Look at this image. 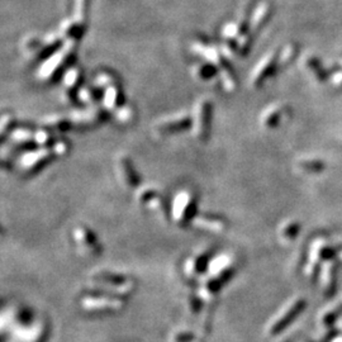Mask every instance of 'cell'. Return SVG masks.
<instances>
[{
  "label": "cell",
  "mask_w": 342,
  "mask_h": 342,
  "mask_svg": "<svg viewBox=\"0 0 342 342\" xmlns=\"http://www.w3.org/2000/svg\"><path fill=\"white\" fill-rule=\"evenodd\" d=\"M51 147L57 157H64V156H66L67 153L70 152V150H71V144H70V142H67L65 138H60L55 141V143L52 144Z\"/></svg>",
  "instance_id": "37"
},
{
  "label": "cell",
  "mask_w": 342,
  "mask_h": 342,
  "mask_svg": "<svg viewBox=\"0 0 342 342\" xmlns=\"http://www.w3.org/2000/svg\"><path fill=\"white\" fill-rule=\"evenodd\" d=\"M124 99H126V96H124L123 88L120 86V83L107 86L103 90L102 105L108 112L114 113L120 107H123L126 104V100Z\"/></svg>",
  "instance_id": "14"
},
{
  "label": "cell",
  "mask_w": 342,
  "mask_h": 342,
  "mask_svg": "<svg viewBox=\"0 0 342 342\" xmlns=\"http://www.w3.org/2000/svg\"><path fill=\"white\" fill-rule=\"evenodd\" d=\"M115 168H117V174L119 178L120 183L127 189H137L139 187V175L137 173L136 167H134L133 161L131 157L124 153L119 155L117 157V162H115Z\"/></svg>",
  "instance_id": "11"
},
{
  "label": "cell",
  "mask_w": 342,
  "mask_h": 342,
  "mask_svg": "<svg viewBox=\"0 0 342 342\" xmlns=\"http://www.w3.org/2000/svg\"><path fill=\"white\" fill-rule=\"evenodd\" d=\"M271 14H273V7L267 2H261L257 4L252 11L251 17L249 19V28L252 33H256L264 27L267 21L270 19Z\"/></svg>",
  "instance_id": "18"
},
{
  "label": "cell",
  "mask_w": 342,
  "mask_h": 342,
  "mask_svg": "<svg viewBox=\"0 0 342 342\" xmlns=\"http://www.w3.org/2000/svg\"><path fill=\"white\" fill-rule=\"evenodd\" d=\"M119 83V79L115 75V72L112 70L108 69H100L95 72L93 79V84H95L96 86H99L100 89L104 90L107 86L113 85V84Z\"/></svg>",
  "instance_id": "27"
},
{
  "label": "cell",
  "mask_w": 342,
  "mask_h": 342,
  "mask_svg": "<svg viewBox=\"0 0 342 342\" xmlns=\"http://www.w3.org/2000/svg\"><path fill=\"white\" fill-rule=\"evenodd\" d=\"M212 115L213 104L208 98H201L194 104L192 112V132L193 136L201 142H206L209 138L212 128Z\"/></svg>",
  "instance_id": "3"
},
{
  "label": "cell",
  "mask_w": 342,
  "mask_h": 342,
  "mask_svg": "<svg viewBox=\"0 0 342 342\" xmlns=\"http://www.w3.org/2000/svg\"><path fill=\"white\" fill-rule=\"evenodd\" d=\"M324 250H326V240L322 237L315 238L312 242V246H310L308 264L307 266H305V274H307V275H310V274L313 273L315 265L319 261Z\"/></svg>",
  "instance_id": "25"
},
{
  "label": "cell",
  "mask_w": 342,
  "mask_h": 342,
  "mask_svg": "<svg viewBox=\"0 0 342 342\" xmlns=\"http://www.w3.org/2000/svg\"><path fill=\"white\" fill-rule=\"evenodd\" d=\"M279 67L278 55L274 52H269L265 55L261 60L256 64L254 70L250 74V86L255 89H260L270 78L275 75L276 70Z\"/></svg>",
  "instance_id": "8"
},
{
  "label": "cell",
  "mask_w": 342,
  "mask_h": 342,
  "mask_svg": "<svg viewBox=\"0 0 342 342\" xmlns=\"http://www.w3.org/2000/svg\"><path fill=\"white\" fill-rule=\"evenodd\" d=\"M324 167H326L324 162H322L321 160H314V158H303L297 162L298 171L304 173V174H318L323 171Z\"/></svg>",
  "instance_id": "30"
},
{
  "label": "cell",
  "mask_w": 342,
  "mask_h": 342,
  "mask_svg": "<svg viewBox=\"0 0 342 342\" xmlns=\"http://www.w3.org/2000/svg\"><path fill=\"white\" fill-rule=\"evenodd\" d=\"M103 100V89L91 83L90 85H83L79 91V102L86 107L99 105Z\"/></svg>",
  "instance_id": "23"
},
{
  "label": "cell",
  "mask_w": 342,
  "mask_h": 342,
  "mask_svg": "<svg viewBox=\"0 0 342 342\" xmlns=\"http://www.w3.org/2000/svg\"><path fill=\"white\" fill-rule=\"evenodd\" d=\"M42 127H46L55 133V132L70 131L71 128H74V124H72V120L70 117L67 118L60 114H51L43 118Z\"/></svg>",
  "instance_id": "24"
},
{
  "label": "cell",
  "mask_w": 342,
  "mask_h": 342,
  "mask_svg": "<svg viewBox=\"0 0 342 342\" xmlns=\"http://www.w3.org/2000/svg\"><path fill=\"white\" fill-rule=\"evenodd\" d=\"M90 0H74V14L72 18L79 22L80 24L86 27V18H88V11Z\"/></svg>",
  "instance_id": "33"
},
{
  "label": "cell",
  "mask_w": 342,
  "mask_h": 342,
  "mask_svg": "<svg viewBox=\"0 0 342 342\" xmlns=\"http://www.w3.org/2000/svg\"><path fill=\"white\" fill-rule=\"evenodd\" d=\"M298 54V46L295 43H289L285 47H283L280 54L278 55V61H279V67L286 66V65L290 64L293 60L295 59Z\"/></svg>",
  "instance_id": "34"
},
{
  "label": "cell",
  "mask_w": 342,
  "mask_h": 342,
  "mask_svg": "<svg viewBox=\"0 0 342 342\" xmlns=\"http://www.w3.org/2000/svg\"><path fill=\"white\" fill-rule=\"evenodd\" d=\"M192 339H194V337H193L192 334L188 333L187 331H179V332H177L174 336H173L171 341L173 342H189V341H192Z\"/></svg>",
  "instance_id": "38"
},
{
  "label": "cell",
  "mask_w": 342,
  "mask_h": 342,
  "mask_svg": "<svg viewBox=\"0 0 342 342\" xmlns=\"http://www.w3.org/2000/svg\"><path fill=\"white\" fill-rule=\"evenodd\" d=\"M304 66L313 75V78L318 81H324L327 79L326 70L322 67L319 60L314 56H307L304 59Z\"/></svg>",
  "instance_id": "29"
},
{
  "label": "cell",
  "mask_w": 342,
  "mask_h": 342,
  "mask_svg": "<svg viewBox=\"0 0 342 342\" xmlns=\"http://www.w3.org/2000/svg\"><path fill=\"white\" fill-rule=\"evenodd\" d=\"M334 269H336V264L331 260L324 262L323 266H322L321 284L322 289L326 291V294H331L332 289L334 286Z\"/></svg>",
  "instance_id": "26"
},
{
  "label": "cell",
  "mask_w": 342,
  "mask_h": 342,
  "mask_svg": "<svg viewBox=\"0 0 342 342\" xmlns=\"http://www.w3.org/2000/svg\"><path fill=\"white\" fill-rule=\"evenodd\" d=\"M55 141V133L46 127H40L35 131V142L38 147H51Z\"/></svg>",
  "instance_id": "32"
},
{
  "label": "cell",
  "mask_w": 342,
  "mask_h": 342,
  "mask_svg": "<svg viewBox=\"0 0 342 342\" xmlns=\"http://www.w3.org/2000/svg\"><path fill=\"white\" fill-rule=\"evenodd\" d=\"M21 50L28 60H43V37L38 35H27L22 40Z\"/></svg>",
  "instance_id": "17"
},
{
  "label": "cell",
  "mask_w": 342,
  "mask_h": 342,
  "mask_svg": "<svg viewBox=\"0 0 342 342\" xmlns=\"http://www.w3.org/2000/svg\"><path fill=\"white\" fill-rule=\"evenodd\" d=\"M16 128V119H14L13 114L9 112H4L2 115V122H0V133H2V138H7L12 131Z\"/></svg>",
  "instance_id": "36"
},
{
  "label": "cell",
  "mask_w": 342,
  "mask_h": 342,
  "mask_svg": "<svg viewBox=\"0 0 342 342\" xmlns=\"http://www.w3.org/2000/svg\"><path fill=\"white\" fill-rule=\"evenodd\" d=\"M190 72H192L193 78L201 83H211V81L216 80V78H219L218 69L204 59H201V61L193 64L190 67Z\"/></svg>",
  "instance_id": "19"
},
{
  "label": "cell",
  "mask_w": 342,
  "mask_h": 342,
  "mask_svg": "<svg viewBox=\"0 0 342 342\" xmlns=\"http://www.w3.org/2000/svg\"><path fill=\"white\" fill-rule=\"evenodd\" d=\"M81 307L86 310H119L123 308V302L107 297H85L81 300Z\"/></svg>",
  "instance_id": "20"
},
{
  "label": "cell",
  "mask_w": 342,
  "mask_h": 342,
  "mask_svg": "<svg viewBox=\"0 0 342 342\" xmlns=\"http://www.w3.org/2000/svg\"><path fill=\"white\" fill-rule=\"evenodd\" d=\"M338 328L341 329V332H342V318L339 319V322H338Z\"/></svg>",
  "instance_id": "40"
},
{
  "label": "cell",
  "mask_w": 342,
  "mask_h": 342,
  "mask_svg": "<svg viewBox=\"0 0 342 342\" xmlns=\"http://www.w3.org/2000/svg\"><path fill=\"white\" fill-rule=\"evenodd\" d=\"M83 70L78 66H70L62 75V98L70 105H79V91L83 86Z\"/></svg>",
  "instance_id": "7"
},
{
  "label": "cell",
  "mask_w": 342,
  "mask_h": 342,
  "mask_svg": "<svg viewBox=\"0 0 342 342\" xmlns=\"http://www.w3.org/2000/svg\"><path fill=\"white\" fill-rule=\"evenodd\" d=\"M337 255H338V257H339V259H341V260H342V249H341V250H339V251H338V252H337Z\"/></svg>",
  "instance_id": "41"
},
{
  "label": "cell",
  "mask_w": 342,
  "mask_h": 342,
  "mask_svg": "<svg viewBox=\"0 0 342 342\" xmlns=\"http://www.w3.org/2000/svg\"><path fill=\"white\" fill-rule=\"evenodd\" d=\"M290 115V107L285 103H275L265 108L260 114V124L265 129H274L280 126Z\"/></svg>",
  "instance_id": "9"
},
{
  "label": "cell",
  "mask_w": 342,
  "mask_h": 342,
  "mask_svg": "<svg viewBox=\"0 0 342 342\" xmlns=\"http://www.w3.org/2000/svg\"><path fill=\"white\" fill-rule=\"evenodd\" d=\"M204 261V256H192L185 262V274L190 278H195L199 273H202V262Z\"/></svg>",
  "instance_id": "35"
},
{
  "label": "cell",
  "mask_w": 342,
  "mask_h": 342,
  "mask_svg": "<svg viewBox=\"0 0 342 342\" xmlns=\"http://www.w3.org/2000/svg\"><path fill=\"white\" fill-rule=\"evenodd\" d=\"M136 201L139 206H143L148 209H160L162 201L160 198L158 190L152 185H139L136 189Z\"/></svg>",
  "instance_id": "16"
},
{
  "label": "cell",
  "mask_w": 342,
  "mask_h": 342,
  "mask_svg": "<svg viewBox=\"0 0 342 342\" xmlns=\"http://www.w3.org/2000/svg\"><path fill=\"white\" fill-rule=\"evenodd\" d=\"M86 27L80 24L79 22H76L75 19L70 17V18L64 19L60 24L59 35L61 36V38L64 40V43H72V45H76L79 41L83 38L84 33H85Z\"/></svg>",
  "instance_id": "15"
},
{
  "label": "cell",
  "mask_w": 342,
  "mask_h": 342,
  "mask_svg": "<svg viewBox=\"0 0 342 342\" xmlns=\"http://www.w3.org/2000/svg\"><path fill=\"white\" fill-rule=\"evenodd\" d=\"M113 115H114V119L118 123L122 124V126H127V124H131L136 118V109H134L133 105L126 103L123 107L115 110Z\"/></svg>",
  "instance_id": "31"
},
{
  "label": "cell",
  "mask_w": 342,
  "mask_h": 342,
  "mask_svg": "<svg viewBox=\"0 0 342 342\" xmlns=\"http://www.w3.org/2000/svg\"><path fill=\"white\" fill-rule=\"evenodd\" d=\"M56 155L52 147H36L24 151L18 158V165L24 174L33 175L42 170L47 163L51 162Z\"/></svg>",
  "instance_id": "6"
},
{
  "label": "cell",
  "mask_w": 342,
  "mask_h": 342,
  "mask_svg": "<svg viewBox=\"0 0 342 342\" xmlns=\"http://www.w3.org/2000/svg\"><path fill=\"white\" fill-rule=\"evenodd\" d=\"M76 45L72 43H64L59 51L52 54L51 56L43 60L37 72V78L46 83H54L59 80L64 72L71 66V62L75 57Z\"/></svg>",
  "instance_id": "2"
},
{
  "label": "cell",
  "mask_w": 342,
  "mask_h": 342,
  "mask_svg": "<svg viewBox=\"0 0 342 342\" xmlns=\"http://www.w3.org/2000/svg\"><path fill=\"white\" fill-rule=\"evenodd\" d=\"M197 211V195L193 190L183 189L175 194L171 204V218L177 225L193 222Z\"/></svg>",
  "instance_id": "4"
},
{
  "label": "cell",
  "mask_w": 342,
  "mask_h": 342,
  "mask_svg": "<svg viewBox=\"0 0 342 342\" xmlns=\"http://www.w3.org/2000/svg\"><path fill=\"white\" fill-rule=\"evenodd\" d=\"M192 51L201 59L207 60L218 69L219 80L222 88L228 93H233L237 88V78L230 65V60L226 57L221 47L212 45L206 37H197L192 42Z\"/></svg>",
  "instance_id": "1"
},
{
  "label": "cell",
  "mask_w": 342,
  "mask_h": 342,
  "mask_svg": "<svg viewBox=\"0 0 342 342\" xmlns=\"http://www.w3.org/2000/svg\"><path fill=\"white\" fill-rule=\"evenodd\" d=\"M249 31V21L237 19V21L227 22L222 27V30H221V36H222V41L236 42L238 38L242 37Z\"/></svg>",
  "instance_id": "22"
},
{
  "label": "cell",
  "mask_w": 342,
  "mask_h": 342,
  "mask_svg": "<svg viewBox=\"0 0 342 342\" xmlns=\"http://www.w3.org/2000/svg\"><path fill=\"white\" fill-rule=\"evenodd\" d=\"M300 231V225L295 221H289L281 225L279 230V238L283 243H290L295 240Z\"/></svg>",
  "instance_id": "28"
},
{
  "label": "cell",
  "mask_w": 342,
  "mask_h": 342,
  "mask_svg": "<svg viewBox=\"0 0 342 342\" xmlns=\"http://www.w3.org/2000/svg\"><path fill=\"white\" fill-rule=\"evenodd\" d=\"M332 83L337 88H342V70L337 72V74H334L333 78H332Z\"/></svg>",
  "instance_id": "39"
},
{
  "label": "cell",
  "mask_w": 342,
  "mask_h": 342,
  "mask_svg": "<svg viewBox=\"0 0 342 342\" xmlns=\"http://www.w3.org/2000/svg\"><path fill=\"white\" fill-rule=\"evenodd\" d=\"M303 307H305L304 299L291 300L288 305H285V308H283V310L276 315L275 318H273V321L269 323V326L266 327L267 333L269 334L279 333L284 327H286V324H288L291 319L297 317L298 313L303 309Z\"/></svg>",
  "instance_id": "10"
},
{
  "label": "cell",
  "mask_w": 342,
  "mask_h": 342,
  "mask_svg": "<svg viewBox=\"0 0 342 342\" xmlns=\"http://www.w3.org/2000/svg\"><path fill=\"white\" fill-rule=\"evenodd\" d=\"M193 225L195 226L199 230L208 231V232H214V233H222L225 232L226 227H227V223H226L225 219L219 218L216 216H208V214H199V216H195V218L193 219Z\"/></svg>",
  "instance_id": "21"
},
{
  "label": "cell",
  "mask_w": 342,
  "mask_h": 342,
  "mask_svg": "<svg viewBox=\"0 0 342 342\" xmlns=\"http://www.w3.org/2000/svg\"><path fill=\"white\" fill-rule=\"evenodd\" d=\"M192 113L178 112L158 118L153 123L152 132L157 137H168L192 129Z\"/></svg>",
  "instance_id": "5"
},
{
  "label": "cell",
  "mask_w": 342,
  "mask_h": 342,
  "mask_svg": "<svg viewBox=\"0 0 342 342\" xmlns=\"http://www.w3.org/2000/svg\"><path fill=\"white\" fill-rule=\"evenodd\" d=\"M72 236H74V240H75L76 245H78V249L84 256L93 257L98 256L100 254V245L98 243L95 235L91 232L89 228L84 227V226H79V227L74 228L72 231Z\"/></svg>",
  "instance_id": "12"
},
{
  "label": "cell",
  "mask_w": 342,
  "mask_h": 342,
  "mask_svg": "<svg viewBox=\"0 0 342 342\" xmlns=\"http://www.w3.org/2000/svg\"><path fill=\"white\" fill-rule=\"evenodd\" d=\"M231 270H232V257H231V255H219L209 265L207 279L219 285L221 280L222 279L225 280V278L231 273Z\"/></svg>",
  "instance_id": "13"
}]
</instances>
